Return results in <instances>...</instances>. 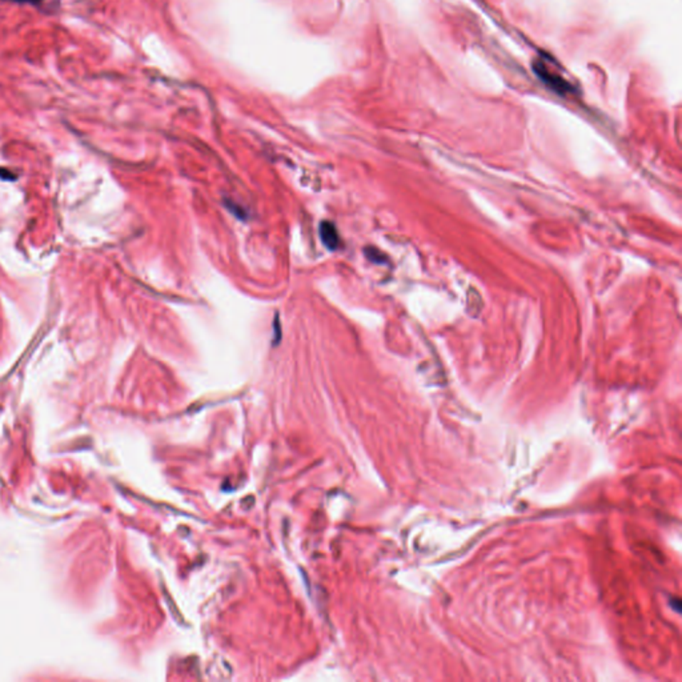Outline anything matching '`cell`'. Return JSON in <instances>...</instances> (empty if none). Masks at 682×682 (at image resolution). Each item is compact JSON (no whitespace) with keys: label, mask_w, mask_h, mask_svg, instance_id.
<instances>
[{"label":"cell","mask_w":682,"mask_h":682,"mask_svg":"<svg viewBox=\"0 0 682 682\" xmlns=\"http://www.w3.org/2000/svg\"><path fill=\"white\" fill-rule=\"evenodd\" d=\"M10 1H15V3H27V4H39L43 0H10Z\"/></svg>","instance_id":"3957f363"},{"label":"cell","mask_w":682,"mask_h":682,"mask_svg":"<svg viewBox=\"0 0 682 682\" xmlns=\"http://www.w3.org/2000/svg\"><path fill=\"white\" fill-rule=\"evenodd\" d=\"M367 256L371 259L372 261L375 263H382V260L385 259V256L382 255V252L377 251V250H367Z\"/></svg>","instance_id":"7a4b0ae2"},{"label":"cell","mask_w":682,"mask_h":682,"mask_svg":"<svg viewBox=\"0 0 682 682\" xmlns=\"http://www.w3.org/2000/svg\"><path fill=\"white\" fill-rule=\"evenodd\" d=\"M320 239L322 244L330 250V251H336L340 244V236L336 225L331 221H322L320 224Z\"/></svg>","instance_id":"6da1fadb"}]
</instances>
